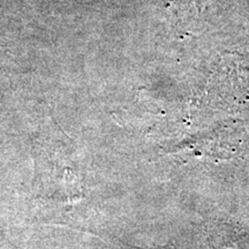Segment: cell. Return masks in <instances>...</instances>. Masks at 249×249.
<instances>
[{"label": "cell", "mask_w": 249, "mask_h": 249, "mask_svg": "<svg viewBox=\"0 0 249 249\" xmlns=\"http://www.w3.org/2000/svg\"><path fill=\"white\" fill-rule=\"evenodd\" d=\"M209 249H249V232L231 220H213L207 225Z\"/></svg>", "instance_id": "1"}]
</instances>
